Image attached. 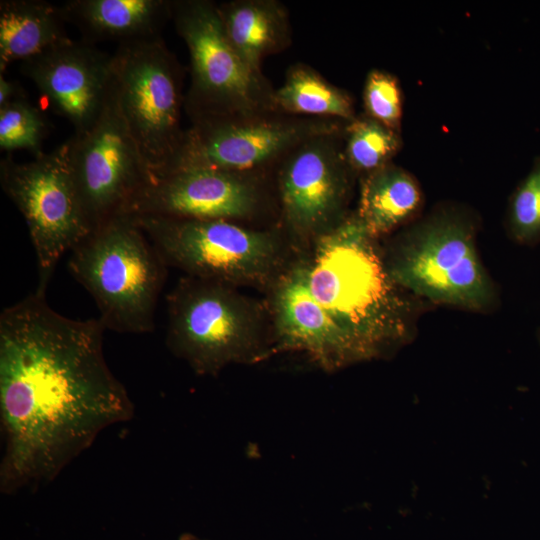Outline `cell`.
Returning a JSON list of instances; mask_svg holds the SVG:
<instances>
[{
    "label": "cell",
    "instance_id": "6da1fadb",
    "mask_svg": "<svg viewBox=\"0 0 540 540\" xmlns=\"http://www.w3.org/2000/svg\"><path fill=\"white\" fill-rule=\"evenodd\" d=\"M36 290L0 315V489L52 481L134 405L103 353L104 325L53 310Z\"/></svg>",
    "mask_w": 540,
    "mask_h": 540
},
{
    "label": "cell",
    "instance_id": "7a4b0ae2",
    "mask_svg": "<svg viewBox=\"0 0 540 540\" xmlns=\"http://www.w3.org/2000/svg\"><path fill=\"white\" fill-rule=\"evenodd\" d=\"M308 285L354 347L360 363L389 357L417 335L432 307L389 276L378 240L355 212L315 242Z\"/></svg>",
    "mask_w": 540,
    "mask_h": 540
},
{
    "label": "cell",
    "instance_id": "3957f363",
    "mask_svg": "<svg viewBox=\"0 0 540 540\" xmlns=\"http://www.w3.org/2000/svg\"><path fill=\"white\" fill-rule=\"evenodd\" d=\"M479 222L478 214L466 205L436 204L382 248L390 278L432 306L493 312L500 297L477 249Z\"/></svg>",
    "mask_w": 540,
    "mask_h": 540
},
{
    "label": "cell",
    "instance_id": "277c9868",
    "mask_svg": "<svg viewBox=\"0 0 540 540\" xmlns=\"http://www.w3.org/2000/svg\"><path fill=\"white\" fill-rule=\"evenodd\" d=\"M70 252L69 271L93 297L105 329L153 331L167 264L132 216L104 223Z\"/></svg>",
    "mask_w": 540,
    "mask_h": 540
},
{
    "label": "cell",
    "instance_id": "5b68a950",
    "mask_svg": "<svg viewBox=\"0 0 540 540\" xmlns=\"http://www.w3.org/2000/svg\"><path fill=\"white\" fill-rule=\"evenodd\" d=\"M166 342L198 375L274 352L262 308L223 283L186 276L167 296Z\"/></svg>",
    "mask_w": 540,
    "mask_h": 540
},
{
    "label": "cell",
    "instance_id": "8992f818",
    "mask_svg": "<svg viewBox=\"0 0 540 540\" xmlns=\"http://www.w3.org/2000/svg\"><path fill=\"white\" fill-rule=\"evenodd\" d=\"M132 217L167 266L188 276L237 287L273 284L284 271L282 244L270 231L231 220Z\"/></svg>",
    "mask_w": 540,
    "mask_h": 540
},
{
    "label": "cell",
    "instance_id": "52a82bcc",
    "mask_svg": "<svg viewBox=\"0 0 540 540\" xmlns=\"http://www.w3.org/2000/svg\"><path fill=\"white\" fill-rule=\"evenodd\" d=\"M121 113L153 177L172 166L183 142L181 73L161 37L119 44L112 54Z\"/></svg>",
    "mask_w": 540,
    "mask_h": 540
},
{
    "label": "cell",
    "instance_id": "ba28073f",
    "mask_svg": "<svg viewBox=\"0 0 540 540\" xmlns=\"http://www.w3.org/2000/svg\"><path fill=\"white\" fill-rule=\"evenodd\" d=\"M172 19L190 54L191 87L185 100L190 117L250 116L274 110V90L229 43L217 4L173 1Z\"/></svg>",
    "mask_w": 540,
    "mask_h": 540
},
{
    "label": "cell",
    "instance_id": "9c48e42d",
    "mask_svg": "<svg viewBox=\"0 0 540 540\" xmlns=\"http://www.w3.org/2000/svg\"><path fill=\"white\" fill-rule=\"evenodd\" d=\"M0 183L25 219L37 258V290L46 292L58 261L91 232L65 144L29 162L2 159Z\"/></svg>",
    "mask_w": 540,
    "mask_h": 540
},
{
    "label": "cell",
    "instance_id": "30bf717a",
    "mask_svg": "<svg viewBox=\"0 0 540 540\" xmlns=\"http://www.w3.org/2000/svg\"><path fill=\"white\" fill-rule=\"evenodd\" d=\"M64 144L91 231L126 215L134 197L153 180L121 113L113 78L98 119Z\"/></svg>",
    "mask_w": 540,
    "mask_h": 540
},
{
    "label": "cell",
    "instance_id": "8fae6325",
    "mask_svg": "<svg viewBox=\"0 0 540 540\" xmlns=\"http://www.w3.org/2000/svg\"><path fill=\"white\" fill-rule=\"evenodd\" d=\"M191 119L193 124L185 131L166 173L189 167L251 173L315 136L345 128V121L338 119L274 118L263 114L200 115Z\"/></svg>",
    "mask_w": 540,
    "mask_h": 540
},
{
    "label": "cell",
    "instance_id": "7c38bea8",
    "mask_svg": "<svg viewBox=\"0 0 540 540\" xmlns=\"http://www.w3.org/2000/svg\"><path fill=\"white\" fill-rule=\"evenodd\" d=\"M343 131L315 136L285 156L280 198L286 224L300 240L315 242L349 215L355 173L345 158Z\"/></svg>",
    "mask_w": 540,
    "mask_h": 540
},
{
    "label": "cell",
    "instance_id": "4fadbf2b",
    "mask_svg": "<svg viewBox=\"0 0 540 540\" xmlns=\"http://www.w3.org/2000/svg\"><path fill=\"white\" fill-rule=\"evenodd\" d=\"M251 173L206 167L170 171L154 178L132 200L126 215L236 221L259 206Z\"/></svg>",
    "mask_w": 540,
    "mask_h": 540
},
{
    "label": "cell",
    "instance_id": "5bb4252c",
    "mask_svg": "<svg viewBox=\"0 0 540 540\" xmlns=\"http://www.w3.org/2000/svg\"><path fill=\"white\" fill-rule=\"evenodd\" d=\"M21 72L52 109L81 132L100 116L112 85V54L68 40L21 62Z\"/></svg>",
    "mask_w": 540,
    "mask_h": 540
},
{
    "label": "cell",
    "instance_id": "9a60e30c",
    "mask_svg": "<svg viewBox=\"0 0 540 540\" xmlns=\"http://www.w3.org/2000/svg\"><path fill=\"white\" fill-rule=\"evenodd\" d=\"M273 285L274 352H304L327 371L360 363L351 342L312 295L308 285V261L285 269Z\"/></svg>",
    "mask_w": 540,
    "mask_h": 540
},
{
    "label": "cell",
    "instance_id": "2e32d148",
    "mask_svg": "<svg viewBox=\"0 0 540 540\" xmlns=\"http://www.w3.org/2000/svg\"><path fill=\"white\" fill-rule=\"evenodd\" d=\"M168 0H71L62 8L67 23L77 27L82 40L121 43L160 37L172 18Z\"/></svg>",
    "mask_w": 540,
    "mask_h": 540
},
{
    "label": "cell",
    "instance_id": "e0dca14e",
    "mask_svg": "<svg viewBox=\"0 0 540 540\" xmlns=\"http://www.w3.org/2000/svg\"><path fill=\"white\" fill-rule=\"evenodd\" d=\"M424 195L414 175L388 163L363 175L356 216L374 239L400 230L422 215Z\"/></svg>",
    "mask_w": 540,
    "mask_h": 540
},
{
    "label": "cell",
    "instance_id": "ac0fdd59",
    "mask_svg": "<svg viewBox=\"0 0 540 540\" xmlns=\"http://www.w3.org/2000/svg\"><path fill=\"white\" fill-rule=\"evenodd\" d=\"M60 5L39 0L0 2V74L15 61H25L70 40Z\"/></svg>",
    "mask_w": 540,
    "mask_h": 540
},
{
    "label": "cell",
    "instance_id": "d6986e66",
    "mask_svg": "<svg viewBox=\"0 0 540 540\" xmlns=\"http://www.w3.org/2000/svg\"><path fill=\"white\" fill-rule=\"evenodd\" d=\"M217 7L229 43L250 69L261 74L264 57L288 43L284 6L274 0H236Z\"/></svg>",
    "mask_w": 540,
    "mask_h": 540
},
{
    "label": "cell",
    "instance_id": "ffe728a7",
    "mask_svg": "<svg viewBox=\"0 0 540 540\" xmlns=\"http://www.w3.org/2000/svg\"><path fill=\"white\" fill-rule=\"evenodd\" d=\"M272 102L274 111L288 114L345 122L356 117L350 94L304 64L288 70L284 83L273 91Z\"/></svg>",
    "mask_w": 540,
    "mask_h": 540
},
{
    "label": "cell",
    "instance_id": "44dd1931",
    "mask_svg": "<svg viewBox=\"0 0 540 540\" xmlns=\"http://www.w3.org/2000/svg\"><path fill=\"white\" fill-rule=\"evenodd\" d=\"M344 154L355 174L372 172L388 163L402 147L401 134L365 113L347 122Z\"/></svg>",
    "mask_w": 540,
    "mask_h": 540
},
{
    "label": "cell",
    "instance_id": "7402d4cb",
    "mask_svg": "<svg viewBox=\"0 0 540 540\" xmlns=\"http://www.w3.org/2000/svg\"><path fill=\"white\" fill-rule=\"evenodd\" d=\"M50 132L45 115L27 96L0 107V149L5 152L27 150L35 157Z\"/></svg>",
    "mask_w": 540,
    "mask_h": 540
},
{
    "label": "cell",
    "instance_id": "603a6c76",
    "mask_svg": "<svg viewBox=\"0 0 540 540\" xmlns=\"http://www.w3.org/2000/svg\"><path fill=\"white\" fill-rule=\"evenodd\" d=\"M509 237L520 245L540 242V157L511 194L506 213Z\"/></svg>",
    "mask_w": 540,
    "mask_h": 540
},
{
    "label": "cell",
    "instance_id": "cb8c5ba5",
    "mask_svg": "<svg viewBox=\"0 0 540 540\" xmlns=\"http://www.w3.org/2000/svg\"><path fill=\"white\" fill-rule=\"evenodd\" d=\"M365 114L400 132L403 118V93L398 78L384 70L372 69L363 88Z\"/></svg>",
    "mask_w": 540,
    "mask_h": 540
},
{
    "label": "cell",
    "instance_id": "d4e9b609",
    "mask_svg": "<svg viewBox=\"0 0 540 540\" xmlns=\"http://www.w3.org/2000/svg\"><path fill=\"white\" fill-rule=\"evenodd\" d=\"M23 96H26V93L18 82L0 74V107Z\"/></svg>",
    "mask_w": 540,
    "mask_h": 540
},
{
    "label": "cell",
    "instance_id": "484cf974",
    "mask_svg": "<svg viewBox=\"0 0 540 540\" xmlns=\"http://www.w3.org/2000/svg\"><path fill=\"white\" fill-rule=\"evenodd\" d=\"M177 540H209V539L200 537V536L192 534V533H184V534H181L177 538Z\"/></svg>",
    "mask_w": 540,
    "mask_h": 540
},
{
    "label": "cell",
    "instance_id": "4316f807",
    "mask_svg": "<svg viewBox=\"0 0 540 540\" xmlns=\"http://www.w3.org/2000/svg\"><path fill=\"white\" fill-rule=\"evenodd\" d=\"M537 339H538V342L540 344V328L537 330Z\"/></svg>",
    "mask_w": 540,
    "mask_h": 540
}]
</instances>
